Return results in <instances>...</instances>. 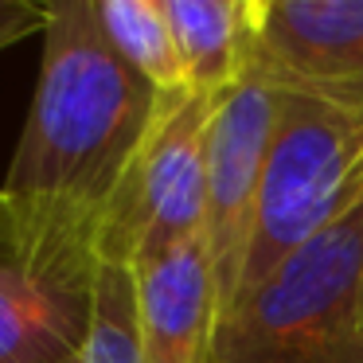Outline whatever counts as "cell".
I'll return each mask as SVG.
<instances>
[{
    "instance_id": "7a4b0ae2",
    "label": "cell",
    "mask_w": 363,
    "mask_h": 363,
    "mask_svg": "<svg viewBox=\"0 0 363 363\" xmlns=\"http://www.w3.org/2000/svg\"><path fill=\"white\" fill-rule=\"evenodd\" d=\"M363 199L215 324L211 363H363Z\"/></svg>"
},
{
    "instance_id": "8992f818",
    "label": "cell",
    "mask_w": 363,
    "mask_h": 363,
    "mask_svg": "<svg viewBox=\"0 0 363 363\" xmlns=\"http://www.w3.org/2000/svg\"><path fill=\"white\" fill-rule=\"evenodd\" d=\"M254 74L289 94L363 110V0H258Z\"/></svg>"
},
{
    "instance_id": "52a82bcc",
    "label": "cell",
    "mask_w": 363,
    "mask_h": 363,
    "mask_svg": "<svg viewBox=\"0 0 363 363\" xmlns=\"http://www.w3.org/2000/svg\"><path fill=\"white\" fill-rule=\"evenodd\" d=\"M94 274L48 266L20 250L0 211V363H74Z\"/></svg>"
},
{
    "instance_id": "ba28073f",
    "label": "cell",
    "mask_w": 363,
    "mask_h": 363,
    "mask_svg": "<svg viewBox=\"0 0 363 363\" xmlns=\"http://www.w3.org/2000/svg\"><path fill=\"white\" fill-rule=\"evenodd\" d=\"M137 274L141 363H211L219 301L203 238L172 246Z\"/></svg>"
},
{
    "instance_id": "8fae6325",
    "label": "cell",
    "mask_w": 363,
    "mask_h": 363,
    "mask_svg": "<svg viewBox=\"0 0 363 363\" xmlns=\"http://www.w3.org/2000/svg\"><path fill=\"white\" fill-rule=\"evenodd\" d=\"M74 363H141V297L129 266L98 262L86 332Z\"/></svg>"
},
{
    "instance_id": "5b68a950",
    "label": "cell",
    "mask_w": 363,
    "mask_h": 363,
    "mask_svg": "<svg viewBox=\"0 0 363 363\" xmlns=\"http://www.w3.org/2000/svg\"><path fill=\"white\" fill-rule=\"evenodd\" d=\"M277 129V90L246 74L215 98L207 133V219L203 246L215 277L219 316L235 308L258 230V199Z\"/></svg>"
},
{
    "instance_id": "277c9868",
    "label": "cell",
    "mask_w": 363,
    "mask_h": 363,
    "mask_svg": "<svg viewBox=\"0 0 363 363\" xmlns=\"http://www.w3.org/2000/svg\"><path fill=\"white\" fill-rule=\"evenodd\" d=\"M219 94H157V118L102 219L98 262L145 266L172 246L203 238L207 133Z\"/></svg>"
},
{
    "instance_id": "9c48e42d",
    "label": "cell",
    "mask_w": 363,
    "mask_h": 363,
    "mask_svg": "<svg viewBox=\"0 0 363 363\" xmlns=\"http://www.w3.org/2000/svg\"><path fill=\"white\" fill-rule=\"evenodd\" d=\"M188 86L223 94L246 74L258 55V0H164Z\"/></svg>"
},
{
    "instance_id": "4fadbf2b",
    "label": "cell",
    "mask_w": 363,
    "mask_h": 363,
    "mask_svg": "<svg viewBox=\"0 0 363 363\" xmlns=\"http://www.w3.org/2000/svg\"><path fill=\"white\" fill-rule=\"evenodd\" d=\"M359 328H363V293H359Z\"/></svg>"
},
{
    "instance_id": "6da1fadb",
    "label": "cell",
    "mask_w": 363,
    "mask_h": 363,
    "mask_svg": "<svg viewBox=\"0 0 363 363\" xmlns=\"http://www.w3.org/2000/svg\"><path fill=\"white\" fill-rule=\"evenodd\" d=\"M152 118L157 90L110 48L94 0L48 4L40 82L0 188V211L20 250L94 274L102 219Z\"/></svg>"
},
{
    "instance_id": "30bf717a",
    "label": "cell",
    "mask_w": 363,
    "mask_h": 363,
    "mask_svg": "<svg viewBox=\"0 0 363 363\" xmlns=\"http://www.w3.org/2000/svg\"><path fill=\"white\" fill-rule=\"evenodd\" d=\"M94 4L110 48L125 59L137 79H145L157 94L191 90L172 24L164 16V0H94Z\"/></svg>"
},
{
    "instance_id": "3957f363",
    "label": "cell",
    "mask_w": 363,
    "mask_h": 363,
    "mask_svg": "<svg viewBox=\"0 0 363 363\" xmlns=\"http://www.w3.org/2000/svg\"><path fill=\"white\" fill-rule=\"evenodd\" d=\"M355 199H363V110L277 90V129L242 293L258 289Z\"/></svg>"
},
{
    "instance_id": "7c38bea8",
    "label": "cell",
    "mask_w": 363,
    "mask_h": 363,
    "mask_svg": "<svg viewBox=\"0 0 363 363\" xmlns=\"http://www.w3.org/2000/svg\"><path fill=\"white\" fill-rule=\"evenodd\" d=\"M48 28V4L35 0H0V51L20 43L24 35Z\"/></svg>"
}]
</instances>
